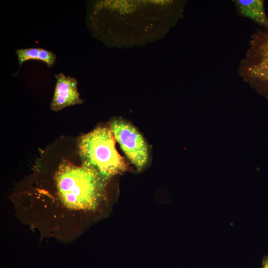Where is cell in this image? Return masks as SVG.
<instances>
[{
    "instance_id": "6da1fadb",
    "label": "cell",
    "mask_w": 268,
    "mask_h": 268,
    "mask_svg": "<svg viewBox=\"0 0 268 268\" xmlns=\"http://www.w3.org/2000/svg\"><path fill=\"white\" fill-rule=\"evenodd\" d=\"M82 164L96 169L109 178L128 169L125 160L117 151L115 139L110 129L97 128L78 140Z\"/></svg>"
},
{
    "instance_id": "7a4b0ae2",
    "label": "cell",
    "mask_w": 268,
    "mask_h": 268,
    "mask_svg": "<svg viewBox=\"0 0 268 268\" xmlns=\"http://www.w3.org/2000/svg\"><path fill=\"white\" fill-rule=\"evenodd\" d=\"M238 71L252 88L268 99V31L257 30L253 34Z\"/></svg>"
},
{
    "instance_id": "3957f363",
    "label": "cell",
    "mask_w": 268,
    "mask_h": 268,
    "mask_svg": "<svg viewBox=\"0 0 268 268\" xmlns=\"http://www.w3.org/2000/svg\"><path fill=\"white\" fill-rule=\"evenodd\" d=\"M114 137L127 157L138 170L146 164L148 151L146 143L137 129L129 123L119 119L110 124Z\"/></svg>"
},
{
    "instance_id": "277c9868",
    "label": "cell",
    "mask_w": 268,
    "mask_h": 268,
    "mask_svg": "<svg viewBox=\"0 0 268 268\" xmlns=\"http://www.w3.org/2000/svg\"><path fill=\"white\" fill-rule=\"evenodd\" d=\"M55 77L56 84L50 104L51 109L59 111L82 102L77 90V81L75 78L66 76L62 72L56 74Z\"/></svg>"
},
{
    "instance_id": "5b68a950",
    "label": "cell",
    "mask_w": 268,
    "mask_h": 268,
    "mask_svg": "<svg viewBox=\"0 0 268 268\" xmlns=\"http://www.w3.org/2000/svg\"><path fill=\"white\" fill-rule=\"evenodd\" d=\"M237 14L248 18L268 31V17L263 0H235Z\"/></svg>"
},
{
    "instance_id": "8992f818",
    "label": "cell",
    "mask_w": 268,
    "mask_h": 268,
    "mask_svg": "<svg viewBox=\"0 0 268 268\" xmlns=\"http://www.w3.org/2000/svg\"><path fill=\"white\" fill-rule=\"evenodd\" d=\"M19 66L26 61L36 60L46 63L48 67L55 64L56 55L52 52L41 48H29L17 49L16 50Z\"/></svg>"
},
{
    "instance_id": "52a82bcc",
    "label": "cell",
    "mask_w": 268,
    "mask_h": 268,
    "mask_svg": "<svg viewBox=\"0 0 268 268\" xmlns=\"http://www.w3.org/2000/svg\"><path fill=\"white\" fill-rule=\"evenodd\" d=\"M262 268H268V256L264 259Z\"/></svg>"
}]
</instances>
